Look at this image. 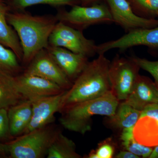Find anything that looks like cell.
<instances>
[{"label":"cell","instance_id":"8","mask_svg":"<svg viewBox=\"0 0 158 158\" xmlns=\"http://www.w3.org/2000/svg\"><path fill=\"white\" fill-rule=\"evenodd\" d=\"M24 72L44 78L56 83L64 90H68L73 85L46 49L40 51L29 63Z\"/></svg>","mask_w":158,"mask_h":158},{"label":"cell","instance_id":"10","mask_svg":"<svg viewBox=\"0 0 158 158\" xmlns=\"http://www.w3.org/2000/svg\"><path fill=\"white\" fill-rule=\"evenodd\" d=\"M113 22L127 33L139 28H152L158 26V20L141 17L136 14L127 0H106Z\"/></svg>","mask_w":158,"mask_h":158},{"label":"cell","instance_id":"33","mask_svg":"<svg viewBox=\"0 0 158 158\" xmlns=\"http://www.w3.org/2000/svg\"><path fill=\"white\" fill-rule=\"evenodd\" d=\"M157 15H158V11L157 12V14H156Z\"/></svg>","mask_w":158,"mask_h":158},{"label":"cell","instance_id":"2","mask_svg":"<svg viewBox=\"0 0 158 158\" xmlns=\"http://www.w3.org/2000/svg\"><path fill=\"white\" fill-rule=\"evenodd\" d=\"M110 62L104 54H99L96 59L88 62L71 88L65 90L60 113L65 108L111 91L109 77Z\"/></svg>","mask_w":158,"mask_h":158},{"label":"cell","instance_id":"9","mask_svg":"<svg viewBox=\"0 0 158 158\" xmlns=\"http://www.w3.org/2000/svg\"><path fill=\"white\" fill-rule=\"evenodd\" d=\"M140 45L158 48V26L152 28L135 29L118 39L101 44L97 46V52L98 55L105 54L113 49L124 50Z\"/></svg>","mask_w":158,"mask_h":158},{"label":"cell","instance_id":"23","mask_svg":"<svg viewBox=\"0 0 158 158\" xmlns=\"http://www.w3.org/2000/svg\"><path fill=\"white\" fill-rule=\"evenodd\" d=\"M79 0H13L15 9L23 11L27 7L37 5H48L54 6H74Z\"/></svg>","mask_w":158,"mask_h":158},{"label":"cell","instance_id":"19","mask_svg":"<svg viewBox=\"0 0 158 158\" xmlns=\"http://www.w3.org/2000/svg\"><path fill=\"white\" fill-rule=\"evenodd\" d=\"M141 112L124 102L118 104L114 116L110 117L111 124L118 128L124 129L134 127L139 119Z\"/></svg>","mask_w":158,"mask_h":158},{"label":"cell","instance_id":"6","mask_svg":"<svg viewBox=\"0 0 158 158\" xmlns=\"http://www.w3.org/2000/svg\"><path fill=\"white\" fill-rule=\"evenodd\" d=\"M140 67L131 59L116 56L109 70L111 91L118 101L125 100L131 93Z\"/></svg>","mask_w":158,"mask_h":158},{"label":"cell","instance_id":"24","mask_svg":"<svg viewBox=\"0 0 158 158\" xmlns=\"http://www.w3.org/2000/svg\"><path fill=\"white\" fill-rule=\"evenodd\" d=\"M140 68L142 69L149 73L154 78L156 84L158 86V60L151 61L138 57H131Z\"/></svg>","mask_w":158,"mask_h":158},{"label":"cell","instance_id":"15","mask_svg":"<svg viewBox=\"0 0 158 158\" xmlns=\"http://www.w3.org/2000/svg\"><path fill=\"white\" fill-rule=\"evenodd\" d=\"M32 115V104L29 100H24L9 108L8 116L11 136L24 134L30 123Z\"/></svg>","mask_w":158,"mask_h":158},{"label":"cell","instance_id":"3","mask_svg":"<svg viewBox=\"0 0 158 158\" xmlns=\"http://www.w3.org/2000/svg\"><path fill=\"white\" fill-rule=\"evenodd\" d=\"M119 101L110 91L102 96L81 102L62 110L59 122L66 129L85 135L91 129L95 115L114 116Z\"/></svg>","mask_w":158,"mask_h":158},{"label":"cell","instance_id":"25","mask_svg":"<svg viewBox=\"0 0 158 158\" xmlns=\"http://www.w3.org/2000/svg\"><path fill=\"white\" fill-rule=\"evenodd\" d=\"M7 109H0V139L4 140L11 138L10 126Z\"/></svg>","mask_w":158,"mask_h":158},{"label":"cell","instance_id":"1","mask_svg":"<svg viewBox=\"0 0 158 158\" xmlns=\"http://www.w3.org/2000/svg\"><path fill=\"white\" fill-rule=\"evenodd\" d=\"M7 20L19 38L22 62L28 65L40 51L48 46L50 36L59 22L56 15H34L23 11L8 12Z\"/></svg>","mask_w":158,"mask_h":158},{"label":"cell","instance_id":"27","mask_svg":"<svg viewBox=\"0 0 158 158\" xmlns=\"http://www.w3.org/2000/svg\"><path fill=\"white\" fill-rule=\"evenodd\" d=\"M133 2L139 9L144 11L153 12L158 11V0H133Z\"/></svg>","mask_w":158,"mask_h":158},{"label":"cell","instance_id":"14","mask_svg":"<svg viewBox=\"0 0 158 158\" xmlns=\"http://www.w3.org/2000/svg\"><path fill=\"white\" fill-rule=\"evenodd\" d=\"M138 111L146 106L158 103V87L146 77L138 75L131 93L123 101Z\"/></svg>","mask_w":158,"mask_h":158},{"label":"cell","instance_id":"21","mask_svg":"<svg viewBox=\"0 0 158 158\" xmlns=\"http://www.w3.org/2000/svg\"><path fill=\"white\" fill-rule=\"evenodd\" d=\"M134 127L123 130L120 139L125 149L142 158H149L153 151L151 148L140 144L136 141L133 133Z\"/></svg>","mask_w":158,"mask_h":158},{"label":"cell","instance_id":"17","mask_svg":"<svg viewBox=\"0 0 158 158\" xmlns=\"http://www.w3.org/2000/svg\"><path fill=\"white\" fill-rule=\"evenodd\" d=\"M134 137L136 141L145 146L158 145V120L147 116L141 117L134 126Z\"/></svg>","mask_w":158,"mask_h":158},{"label":"cell","instance_id":"11","mask_svg":"<svg viewBox=\"0 0 158 158\" xmlns=\"http://www.w3.org/2000/svg\"><path fill=\"white\" fill-rule=\"evenodd\" d=\"M65 91L57 95L43 97L31 101L32 117L24 134L53 123L55 113L61 110Z\"/></svg>","mask_w":158,"mask_h":158},{"label":"cell","instance_id":"29","mask_svg":"<svg viewBox=\"0 0 158 158\" xmlns=\"http://www.w3.org/2000/svg\"><path fill=\"white\" fill-rule=\"evenodd\" d=\"M115 157L116 158H140V157L128 151H121L118 153Z\"/></svg>","mask_w":158,"mask_h":158},{"label":"cell","instance_id":"34","mask_svg":"<svg viewBox=\"0 0 158 158\" xmlns=\"http://www.w3.org/2000/svg\"></svg>","mask_w":158,"mask_h":158},{"label":"cell","instance_id":"22","mask_svg":"<svg viewBox=\"0 0 158 158\" xmlns=\"http://www.w3.org/2000/svg\"><path fill=\"white\" fill-rule=\"evenodd\" d=\"M17 56L0 43V71L15 76L22 70Z\"/></svg>","mask_w":158,"mask_h":158},{"label":"cell","instance_id":"12","mask_svg":"<svg viewBox=\"0 0 158 158\" xmlns=\"http://www.w3.org/2000/svg\"><path fill=\"white\" fill-rule=\"evenodd\" d=\"M15 79L19 93L26 100L57 95L65 91L54 82L24 72L15 76Z\"/></svg>","mask_w":158,"mask_h":158},{"label":"cell","instance_id":"30","mask_svg":"<svg viewBox=\"0 0 158 158\" xmlns=\"http://www.w3.org/2000/svg\"><path fill=\"white\" fill-rule=\"evenodd\" d=\"M9 153L8 144L0 143V154L4 155Z\"/></svg>","mask_w":158,"mask_h":158},{"label":"cell","instance_id":"26","mask_svg":"<svg viewBox=\"0 0 158 158\" xmlns=\"http://www.w3.org/2000/svg\"><path fill=\"white\" fill-rule=\"evenodd\" d=\"M114 153L113 146L108 143H104L95 151H92L88 156V158H111Z\"/></svg>","mask_w":158,"mask_h":158},{"label":"cell","instance_id":"18","mask_svg":"<svg viewBox=\"0 0 158 158\" xmlns=\"http://www.w3.org/2000/svg\"><path fill=\"white\" fill-rule=\"evenodd\" d=\"M23 99L26 100L18 89L15 76L0 71V109H8Z\"/></svg>","mask_w":158,"mask_h":158},{"label":"cell","instance_id":"31","mask_svg":"<svg viewBox=\"0 0 158 158\" xmlns=\"http://www.w3.org/2000/svg\"><path fill=\"white\" fill-rule=\"evenodd\" d=\"M149 158H158V145L153 150Z\"/></svg>","mask_w":158,"mask_h":158},{"label":"cell","instance_id":"4","mask_svg":"<svg viewBox=\"0 0 158 158\" xmlns=\"http://www.w3.org/2000/svg\"><path fill=\"white\" fill-rule=\"evenodd\" d=\"M61 131L52 124L31 131L8 144V152L13 158H43Z\"/></svg>","mask_w":158,"mask_h":158},{"label":"cell","instance_id":"16","mask_svg":"<svg viewBox=\"0 0 158 158\" xmlns=\"http://www.w3.org/2000/svg\"><path fill=\"white\" fill-rule=\"evenodd\" d=\"M8 12V7L0 0V43L13 51L19 60L22 61V48L17 33L7 22Z\"/></svg>","mask_w":158,"mask_h":158},{"label":"cell","instance_id":"5","mask_svg":"<svg viewBox=\"0 0 158 158\" xmlns=\"http://www.w3.org/2000/svg\"><path fill=\"white\" fill-rule=\"evenodd\" d=\"M56 16L58 21L82 31L94 25L114 23L110 9L102 5H76L69 11H59Z\"/></svg>","mask_w":158,"mask_h":158},{"label":"cell","instance_id":"28","mask_svg":"<svg viewBox=\"0 0 158 158\" xmlns=\"http://www.w3.org/2000/svg\"><path fill=\"white\" fill-rule=\"evenodd\" d=\"M144 116L158 120V103L151 104L146 106L141 111L140 118Z\"/></svg>","mask_w":158,"mask_h":158},{"label":"cell","instance_id":"13","mask_svg":"<svg viewBox=\"0 0 158 158\" xmlns=\"http://www.w3.org/2000/svg\"><path fill=\"white\" fill-rule=\"evenodd\" d=\"M46 49L71 81L80 75L89 62L88 57L85 55L63 48L49 45Z\"/></svg>","mask_w":158,"mask_h":158},{"label":"cell","instance_id":"32","mask_svg":"<svg viewBox=\"0 0 158 158\" xmlns=\"http://www.w3.org/2000/svg\"><path fill=\"white\" fill-rule=\"evenodd\" d=\"M81 1L82 2H84V3H88L95 2V1H97V0H81Z\"/></svg>","mask_w":158,"mask_h":158},{"label":"cell","instance_id":"20","mask_svg":"<svg viewBox=\"0 0 158 158\" xmlns=\"http://www.w3.org/2000/svg\"><path fill=\"white\" fill-rule=\"evenodd\" d=\"M47 157L81 158V156L77 153L74 142L61 132L49 148Z\"/></svg>","mask_w":158,"mask_h":158},{"label":"cell","instance_id":"7","mask_svg":"<svg viewBox=\"0 0 158 158\" xmlns=\"http://www.w3.org/2000/svg\"><path fill=\"white\" fill-rule=\"evenodd\" d=\"M49 45L63 48L86 56H93L97 52V46L92 40L87 39L83 31L58 22L49 39Z\"/></svg>","mask_w":158,"mask_h":158}]
</instances>
